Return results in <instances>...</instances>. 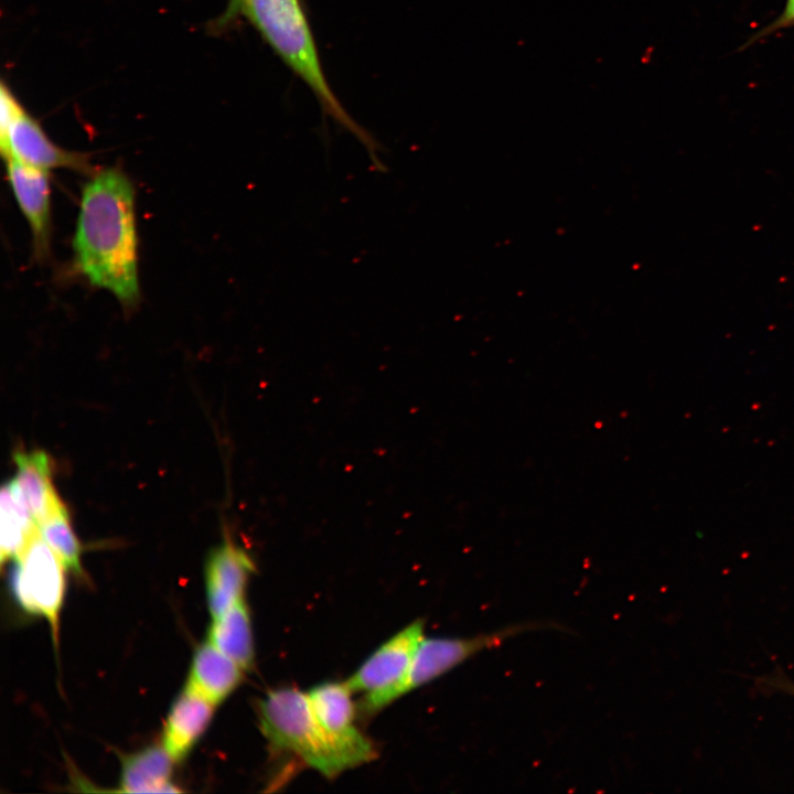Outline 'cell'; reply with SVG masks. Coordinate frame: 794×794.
I'll use <instances>...</instances> for the list:
<instances>
[{
	"label": "cell",
	"instance_id": "cell-1",
	"mask_svg": "<svg viewBox=\"0 0 794 794\" xmlns=\"http://www.w3.org/2000/svg\"><path fill=\"white\" fill-rule=\"evenodd\" d=\"M89 176L72 243L74 265L90 285L132 309L140 300L135 186L119 168Z\"/></svg>",
	"mask_w": 794,
	"mask_h": 794
},
{
	"label": "cell",
	"instance_id": "cell-2",
	"mask_svg": "<svg viewBox=\"0 0 794 794\" xmlns=\"http://www.w3.org/2000/svg\"><path fill=\"white\" fill-rule=\"evenodd\" d=\"M243 13L280 58L308 85L323 110L367 149L384 170L374 138L346 112L333 93L300 0H233L224 20Z\"/></svg>",
	"mask_w": 794,
	"mask_h": 794
},
{
	"label": "cell",
	"instance_id": "cell-3",
	"mask_svg": "<svg viewBox=\"0 0 794 794\" xmlns=\"http://www.w3.org/2000/svg\"><path fill=\"white\" fill-rule=\"evenodd\" d=\"M261 732L269 744L291 752L332 779L376 757L374 745H354L330 736L318 722L308 695L292 687L270 690L258 707Z\"/></svg>",
	"mask_w": 794,
	"mask_h": 794
},
{
	"label": "cell",
	"instance_id": "cell-4",
	"mask_svg": "<svg viewBox=\"0 0 794 794\" xmlns=\"http://www.w3.org/2000/svg\"><path fill=\"white\" fill-rule=\"evenodd\" d=\"M11 587L26 612L45 618L57 639L65 594V565L37 529L13 559Z\"/></svg>",
	"mask_w": 794,
	"mask_h": 794
},
{
	"label": "cell",
	"instance_id": "cell-5",
	"mask_svg": "<svg viewBox=\"0 0 794 794\" xmlns=\"http://www.w3.org/2000/svg\"><path fill=\"white\" fill-rule=\"evenodd\" d=\"M541 629H557V624L524 622L469 637H423L405 679L396 690V699L437 679L484 650L500 646L519 634Z\"/></svg>",
	"mask_w": 794,
	"mask_h": 794
},
{
	"label": "cell",
	"instance_id": "cell-6",
	"mask_svg": "<svg viewBox=\"0 0 794 794\" xmlns=\"http://www.w3.org/2000/svg\"><path fill=\"white\" fill-rule=\"evenodd\" d=\"M423 637V622L414 621L380 645L346 680L353 693L364 694L361 707L366 713L396 700V690Z\"/></svg>",
	"mask_w": 794,
	"mask_h": 794
},
{
	"label": "cell",
	"instance_id": "cell-7",
	"mask_svg": "<svg viewBox=\"0 0 794 794\" xmlns=\"http://www.w3.org/2000/svg\"><path fill=\"white\" fill-rule=\"evenodd\" d=\"M1 154L4 160L12 158L45 171L68 169L89 175L97 171L90 164L87 153L69 151L55 144L25 110L12 124Z\"/></svg>",
	"mask_w": 794,
	"mask_h": 794
},
{
	"label": "cell",
	"instance_id": "cell-8",
	"mask_svg": "<svg viewBox=\"0 0 794 794\" xmlns=\"http://www.w3.org/2000/svg\"><path fill=\"white\" fill-rule=\"evenodd\" d=\"M7 178L15 201L29 223L36 260H45L51 249V189L49 171L15 159H8Z\"/></svg>",
	"mask_w": 794,
	"mask_h": 794
},
{
	"label": "cell",
	"instance_id": "cell-9",
	"mask_svg": "<svg viewBox=\"0 0 794 794\" xmlns=\"http://www.w3.org/2000/svg\"><path fill=\"white\" fill-rule=\"evenodd\" d=\"M254 571L251 557L232 539L226 538L211 551L205 566V589L213 619L244 598L247 581Z\"/></svg>",
	"mask_w": 794,
	"mask_h": 794
},
{
	"label": "cell",
	"instance_id": "cell-10",
	"mask_svg": "<svg viewBox=\"0 0 794 794\" xmlns=\"http://www.w3.org/2000/svg\"><path fill=\"white\" fill-rule=\"evenodd\" d=\"M216 705L187 686L172 704L162 733V745L175 762L183 760L206 731Z\"/></svg>",
	"mask_w": 794,
	"mask_h": 794
},
{
	"label": "cell",
	"instance_id": "cell-11",
	"mask_svg": "<svg viewBox=\"0 0 794 794\" xmlns=\"http://www.w3.org/2000/svg\"><path fill=\"white\" fill-rule=\"evenodd\" d=\"M352 693L346 682H329L313 687L307 695L314 717L330 736L354 745H372L354 725Z\"/></svg>",
	"mask_w": 794,
	"mask_h": 794
},
{
	"label": "cell",
	"instance_id": "cell-12",
	"mask_svg": "<svg viewBox=\"0 0 794 794\" xmlns=\"http://www.w3.org/2000/svg\"><path fill=\"white\" fill-rule=\"evenodd\" d=\"M244 672L207 640L195 651L185 686L218 705L239 686Z\"/></svg>",
	"mask_w": 794,
	"mask_h": 794
},
{
	"label": "cell",
	"instance_id": "cell-13",
	"mask_svg": "<svg viewBox=\"0 0 794 794\" xmlns=\"http://www.w3.org/2000/svg\"><path fill=\"white\" fill-rule=\"evenodd\" d=\"M13 459L17 481L36 524L65 508L53 486L51 462L44 451L19 450Z\"/></svg>",
	"mask_w": 794,
	"mask_h": 794
},
{
	"label": "cell",
	"instance_id": "cell-14",
	"mask_svg": "<svg viewBox=\"0 0 794 794\" xmlns=\"http://www.w3.org/2000/svg\"><path fill=\"white\" fill-rule=\"evenodd\" d=\"M175 761L161 745H151L122 761L120 787L127 793L180 792L171 782Z\"/></svg>",
	"mask_w": 794,
	"mask_h": 794
},
{
	"label": "cell",
	"instance_id": "cell-15",
	"mask_svg": "<svg viewBox=\"0 0 794 794\" xmlns=\"http://www.w3.org/2000/svg\"><path fill=\"white\" fill-rule=\"evenodd\" d=\"M207 640L244 670L254 665V637L245 598L213 619Z\"/></svg>",
	"mask_w": 794,
	"mask_h": 794
},
{
	"label": "cell",
	"instance_id": "cell-16",
	"mask_svg": "<svg viewBox=\"0 0 794 794\" xmlns=\"http://www.w3.org/2000/svg\"><path fill=\"white\" fill-rule=\"evenodd\" d=\"M0 558L14 559L24 548L37 524L25 502L17 479L3 484L0 493Z\"/></svg>",
	"mask_w": 794,
	"mask_h": 794
},
{
	"label": "cell",
	"instance_id": "cell-17",
	"mask_svg": "<svg viewBox=\"0 0 794 794\" xmlns=\"http://www.w3.org/2000/svg\"><path fill=\"white\" fill-rule=\"evenodd\" d=\"M37 527L43 539L60 557L66 569L81 575V545L71 526L66 507L39 523Z\"/></svg>",
	"mask_w": 794,
	"mask_h": 794
},
{
	"label": "cell",
	"instance_id": "cell-18",
	"mask_svg": "<svg viewBox=\"0 0 794 794\" xmlns=\"http://www.w3.org/2000/svg\"><path fill=\"white\" fill-rule=\"evenodd\" d=\"M24 110L15 96L4 83L0 88V149L3 150L10 128L18 116Z\"/></svg>",
	"mask_w": 794,
	"mask_h": 794
},
{
	"label": "cell",
	"instance_id": "cell-19",
	"mask_svg": "<svg viewBox=\"0 0 794 794\" xmlns=\"http://www.w3.org/2000/svg\"><path fill=\"white\" fill-rule=\"evenodd\" d=\"M794 26V3L786 2L781 14L770 24L765 25L755 33L745 44L744 47L752 45L758 40L769 36L774 32Z\"/></svg>",
	"mask_w": 794,
	"mask_h": 794
},
{
	"label": "cell",
	"instance_id": "cell-20",
	"mask_svg": "<svg viewBox=\"0 0 794 794\" xmlns=\"http://www.w3.org/2000/svg\"><path fill=\"white\" fill-rule=\"evenodd\" d=\"M769 680L771 682L772 687L782 689L791 695H794V684L791 683L787 678L775 676Z\"/></svg>",
	"mask_w": 794,
	"mask_h": 794
},
{
	"label": "cell",
	"instance_id": "cell-21",
	"mask_svg": "<svg viewBox=\"0 0 794 794\" xmlns=\"http://www.w3.org/2000/svg\"><path fill=\"white\" fill-rule=\"evenodd\" d=\"M786 2L794 3V0H786Z\"/></svg>",
	"mask_w": 794,
	"mask_h": 794
},
{
	"label": "cell",
	"instance_id": "cell-22",
	"mask_svg": "<svg viewBox=\"0 0 794 794\" xmlns=\"http://www.w3.org/2000/svg\"><path fill=\"white\" fill-rule=\"evenodd\" d=\"M230 1H233V0H230Z\"/></svg>",
	"mask_w": 794,
	"mask_h": 794
}]
</instances>
